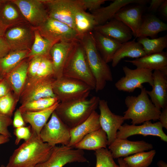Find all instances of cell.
Here are the masks:
<instances>
[{
    "instance_id": "cell-55",
    "label": "cell",
    "mask_w": 167,
    "mask_h": 167,
    "mask_svg": "<svg viewBox=\"0 0 167 167\" xmlns=\"http://www.w3.org/2000/svg\"><path fill=\"white\" fill-rule=\"evenodd\" d=\"M2 75V71H1L0 67V81H1L2 79V78H1V76Z\"/></svg>"
},
{
    "instance_id": "cell-49",
    "label": "cell",
    "mask_w": 167,
    "mask_h": 167,
    "mask_svg": "<svg viewBox=\"0 0 167 167\" xmlns=\"http://www.w3.org/2000/svg\"><path fill=\"white\" fill-rule=\"evenodd\" d=\"M164 0H152L150 2L148 8L149 11L155 12L158 10Z\"/></svg>"
},
{
    "instance_id": "cell-17",
    "label": "cell",
    "mask_w": 167,
    "mask_h": 167,
    "mask_svg": "<svg viewBox=\"0 0 167 167\" xmlns=\"http://www.w3.org/2000/svg\"><path fill=\"white\" fill-rule=\"evenodd\" d=\"M153 148L151 143L144 140L131 141L117 138L109 145V149L114 159L125 157Z\"/></svg>"
},
{
    "instance_id": "cell-46",
    "label": "cell",
    "mask_w": 167,
    "mask_h": 167,
    "mask_svg": "<svg viewBox=\"0 0 167 167\" xmlns=\"http://www.w3.org/2000/svg\"><path fill=\"white\" fill-rule=\"evenodd\" d=\"M11 51L10 47L4 36L0 37V58L5 56Z\"/></svg>"
},
{
    "instance_id": "cell-24",
    "label": "cell",
    "mask_w": 167,
    "mask_h": 167,
    "mask_svg": "<svg viewBox=\"0 0 167 167\" xmlns=\"http://www.w3.org/2000/svg\"><path fill=\"white\" fill-rule=\"evenodd\" d=\"M99 114L96 110L84 122L70 129V140L68 146L74 148L75 145L89 133L101 128Z\"/></svg>"
},
{
    "instance_id": "cell-27",
    "label": "cell",
    "mask_w": 167,
    "mask_h": 167,
    "mask_svg": "<svg viewBox=\"0 0 167 167\" xmlns=\"http://www.w3.org/2000/svg\"><path fill=\"white\" fill-rule=\"evenodd\" d=\"M60 102L58 101L50 107L42 110L21 113L24 122L29 124L32 130L39 135L42 128Z\"/></svg>"
},
{
    "instance_id": "cell-8",
    "label": "cell",
    "mask_w": 167,
    "mask_h": 167,
    "mask_svg": "<svg viewBox=\"0 0 167 167\" xmlns=\"http://www.w3.org/2000/svg\"><path fill=\"white\" fill-rule=\"evenodd\" d=\"M70 130L54 111L49 121L42 128L39 136L43 142L53 147L58 144L68 146L71 139Z\"/></svg>"
},
{
    "instance_id": "cell-5",
    "label": "cell",
    "mask_w": 167,
    "mask_h": 167,
    "mask_svg": "<svg viewBox=\"0 0 167 167\" xmlns=\"http://www.w3.org/2000/svg\"><path fill=\"white\" fill-rule=\"evenodd\" d=\"M63 75L80 80L95 89L96 82L79 41L75 43L70 54L63 71Z\"/></svg>"
},
{
    "instance_id": "cell-37",
    "label": "cell",
    "mask_w": 167,
    "mask_h": 167,
    "mask_svg": "<svg viewBox=\"0 0 167 167\" xmlns=\"http://www.w3.org/2000/svg\"><path fill=\"white\" fill-rule=\"evenodd\" d=\"M58 101L55 97L43 98L23 103L18 109L21 113L40 111L50 107Z\"/></svg>"
},
{
    "instance_id": "cell-13",
    "label": "cell",
    "mask_w": 167,
    "mask_h": 167,
    "mask_svg": "<svg viewBox=\"0 0 167 167\" xmlns=\"http://www.w3.org/2000/svg\"><path fill=\"white\" fill-rule=\"evenodd\" d=\"M53 76L40 79H27L20 95L22 104L47 97H55L53 90Z\"/></svg>"
},
{
    "instance_id": "cell-38",
    "label": "cell",
    "mask_w": 167,
    "mask_h": 167,
    "mask_svg": "<svg viewBox=\"0 0 167 167\" xmlns=\"http://www.w3.org/2000/svg\"><path fill=\"white\" fill-rule=\"evenodd\" d=\"M96 157V167H119L114 160L110 151L107 148L95 151Z\"/></svg>"
},
{
    "instance_id": "cell-41",
    "label": "cell",
    "mask_w": 167,
    "mask_h": 167,
    "mask_svg": "<svg viewBox=\"0 0 167 167\" xmlns=\"http://www.w3.org/2000/svg\"><path fill=\"white\" fill-rule=\"evenodd\" d=\"M14 134L16 137L15 144L17 145L21 140L23 139L25 141L30 138L32 135L31 127L24 126L15 128Z\"/></svg>"
},
{
    "instance_id": "cell-22",
    "label": "cell",
    "mask_w": 167,
    "mask_h": 167,
    "mask_svg": "<svg viewBox=\"0 0 167 167\" xmlns=\"http://www.w3.org/2000/svg\"><path fill=\"white\" fill-rule=\"evenodd\" d=\"M149 2L148 0H115L109 5L100 7L91 12L96 26L102 25L113 18L115 14L122 8L131 4L144 5Z\"/></svg>"
},
{
    "instance_id": "cell-50",
    "label": "cell",
    "mask_w": 167,
    "mask_h": 167,
    "mask_svg": "<svg viewBox=\"0 0 167 167\" xmlns=\"http://www.w3.org/2000/svg\"><path fill=\"white\" fill-rule=\"evenodd\" d=\"M158 10L165 18H167V0H164Z\"/></svg>"
},
{
    "instance_id": "cell-52",
    "label": "cell",
    "mask_w": 167,
    "mask_h": 167,
    "mask_svg": "<svg viewBox=\"0 0 167 167\" xmlns=\"http://www.w3.org/2000/svg\"><path fill=\"white\" fill-rule=\"evenodd\" d=\"M10 140V138L6 136L0 135V145L6 143Z\"/></svg>"
},
{
    "instance_id": "cell-57",
    "label": "cell",
    "mask_w": 167,
    "mask_h": 167,
    "mask_svg": "<svg viewBox=\"0 0 167 167\" xmlns=\"http://www.w3.org/2000/svg\"><path fill=\"white\" fill-rule=\"evenodd\" d=\"M3 1H0V4H1V3H2L3 2Z\"/></svg>"
},
{
    "instance_id": "cell-25",
    "label": "cell",
    "mask_w": 167,
    "mask_h": 167,
    "mask_svg": "<svg viewBox=\"0 0 167 167\" xmlns=\"http://www.w3.org/2000/svg\"><path fill=\"white\" fill-rule=\"evenodd\" d=\"M26 58L5 75V79L15 95L18 97L20 96L27 79L29 60Z\"/></svg>"
},
{
    "instance_id": "cell-42",
    "label": "cell",
    "mask_w": 167,
    "mask_h": 167,
    "mask_svg": "<svg viewBox=\"0 0 167 167\" xmlns=\"http://www.w3.org/2000/svg\"><path fill=\"white\" fill-rule=\"evenodd\" d=\"M43 57L36 56L30 59L28 70V79H33L35 77Z\"/></svg>"
},
{
    "instance_id": "cell-14",
    "label": "cell",
    "mask_w": 167,
    "mask_h": 167,
    "mask_svg": "<svg viewBox=\"0 0 167 167\" xmlns=\"http://www.w3.org/2000/svg\"><path fill=\"white\" fill-rule=\"evenodd\" d=\"M19 7L26 21L35 28L49 18L43 0H12Z\"/></svg>"
},
{
    "instance_id": "cell-30",
    "label": "cell",
    "mask_w": 167,
    "mask_h": 167,
    "mask_svg": "<svg viewBox=\"0 0 167 167\" xmlns=\"http://www.w3.org/2000/svg\"><path fill=\"white\" fill-rule=\"evenodd\" d=\"M167 30V24L156 16L150 15L142 18L135 38L150 37L154 38L159 32Z\"/></svg>"
},
{
    "instance_id": "cell-16",
    "label": "cell",
    "mask_w": 167,
    "mask_h": 167,
    "mask_svg": "<svg viewBox=\"0 0 167 167\" xmlns=\"http://www.w3.org/2000/svg\"><path fill=\"white\" fill-rule=\"evenodd\" d=\"M98 106L100 111V124L101 128L107 134L109 146L116 138L118 130L125 120L122 116L115 114L111 112L107 102L105 100H100Z\"/></svg>"
},
{
    "instance_id": "cell-53",
    "label": "cell",
    "mask_w": 167,
    "mask_h": 167,
    "mask_svg": "<svg viewBox=\"0 0 167 167\" xmlns=\"http://www.w3.org/2000/svg\"><path fill=\"white\" fill-rule=\"evenodd\" d=\"M118 162L119 167H129L122 157L118 158Z\"/></svg>"
},
{
    "instance_id": "cell-20",
    "label": "cell",
    "mask_w": 167,
    "mask_h": 167,
    "mask_svg": "<svg viewBox=\"0 0 167 167\" xmlns=\"http://www.w3.org/2000/svg\"><path fill=\"white\" fill-rule=\"evenodd\" d=\"M167 76L159 70H154L152 73V89L147 90L152 102L160 110L167 106Z\"/></svg>"
},
{
    "instance_id": "cell-40",
    "label": "cell",
    "mask_w": 167,
    "mask_h": 167,
    "mask_svg": "<svg viewBox=\"0 0 167 167\" xmlns=\"http://www.w3.org/2000/svg\"><path fill=\"white\" fill-rule=\"evenodd\" d=\"M15 98L11 92L0 98V113L11 117L16 104Z\"/></svg>"
},
{
    "instance_id": "cell-31",
    "label": "cell",
    "mask_w": 167,
    "mask_h": 167,
    "mask_svg": "<svg viewBox=\"0 0 167 167\" xmlns=\"http://www.w3.org/2000/svg\"><path fill=\"white\" fill-rule=\"evenodd\" d=\"M146 55L142 45L135 40L122 43L115 53L112 61V66H116L125 57L137 58Z\"/></svg>"
},
{
    "instance_id": "cell-45",
    "label": "cell",
    "mask_w": 167,
    "mask_h": 167,
    "mask_svg": "<svg viewBox=\"0 0 167 167\" xmlns=\"http://www.w3.org/2000/svg\"><path fill=\"white\" fill-rule=\"evenodd\" d=\"M12 124L15 128L25 126V122L22 113L19 109H17L14 113Z\"/></svg>"
},
{
    "instance_id": "cell-21",
    "label": "cell",
    "mask_w": 167,
    "mask_h": 167,
    "mask_svg": "<svg viewBox=\"0 0 167 167\" xmlns=\"http://www.w3.org/2000/svg\"><path fill=\"white\" fill-rule=\"evenodd\" d=\"M128 5L121 9L113 18L122 22L130 28L135 37L142 22L143 5L135 4L131 6Z\"/></svg>"
},
{
    "instance_id": "cell-32",
    "label": "cell",
    "mask_w": 167,
    "mask_h": 167,
    "mask_svg": "<svg viewBox=\"0 0 167 167\" xmlns=\"http://www.w3.org/2000/svg\"><path fill=\"white\" fill-rule=\"evenodd\" d=\"M75 30L79 39L83 35L94 30L96 26L93 16L83 9L77 11L74 15Z\"/></svg>"
},
{
    "instance_id": "cell-19",
    "label": "cell",
    "mask_w": 167,
    "mask_h": 167,
    "mask_svg": "<svg viewBox=\"0 0 167 167\" xmlns=\"http://www.w3.org/2000/svg\"><path fill=\"white\" fill-rule=\"evenodd\" d=\"M94 30L121 44L130 41L133 36L130 28L122 22L114 18L104 24L96 26Z\"/></svg>"
},
{
    "instance_id": "cell-29",
    "label": "cell",
    "mask_w": 167,
    "mask_h": 167,
    "mask_svg": "<svg viewBox=\"0 0 167 167\" xmlns=\"http://www.w3.org/2000/svg\"><path fill=\"white\" fill-rule=\"evenodd\" d=\"M108 145L107 134L101 128L86 135L75 145L74 148L95 151L101 148H106Z\"/></svg>"
},
{
    "instance_id": "cell-6",
    "label": "cell",
    "mask_w": 167,
    "mask_h": 167,
    "mask_svg": "<svg viewBox=\"0 0 167 167\" xmlns=\"http://www.w3.org/2000/svg\"><path fill=\"white\" fill-rule=\"evenodd\" d=\"M92 90L84 82L64 75L55 79L53 84V93L60 102L88 98Z\"/></svg>"
},
{
    "instance_id": "cell-43",
    "label": "cell",
    "mask_w": 167,
    "mask_h": 167,
    "mask_svg": "<svg viewBox=\"0 0 167 167\" xmlns=\"http://www.w3.org/2000/svg\"><path fill=\"white\" fill-rule=\"evenodd\" d=\"M12 124V120L11 117L0 113V135L9 138L12 137L8 127Z\"/></svg>"
},
{
    "instance_id": "cell-44",
    "label": "cell",
    "mask_w": 167,
    "mask_h": 167,
    "mask_svg": "<svg viewBox=\"0 0 167 167\" xmlns=\"http://www.w3.org/2000/svg\"><path fill=\"white\" fill-rule=\"evenodd\" d=\"M84 10H88L92 12L101 7L107 0H80Z\"/></svg>"
},
{
    "instance_id": "cell-1",
    "label": "cell",
    "mask_w": 167,
    "mask_h": 167,
    "mask_svg": "<svg viewBox=\"0 0 167 167\" xmlns=\"http://www.w3.org/2000/svg\"><path fill=\"white\" fill-rule=\"evenodd\" d=\"M32 131L30 138L16 149L7 165L9 167H34L47 160L54 147L44 142Z\"/></svg>"
},
{
    "instance_id": "cell-33",
    "label": "cell",
    "mask_w": 167,
    "mask_h": 167,
    "mask_svg": "<svg viewBox=\"0 0 167 167\" xmlns=\"http://www.w3.org/2000/svg\"><path fill=\"white\" fill-rule=\"evenodd\" d=\"M54 44L43 38L34 28V39L27 58L31 59L36 56L50 57V50Z\"/></svg>"
},
{
    "instance_id": "cell-35",
    "label": "cell",
    "mask_w": 167,
    "mask_h": 167,
    "mask_svg": "<svg viewBox=\"0 0 167 167\" xmlns=\"http://www.w3.org/2000/svg\"><path fill=\"white\" fill-rule=\"evenodd\" d=\"M137 41L142 45L146 55L160 53L167 47V35L151 39L148 37L138 38Z\"/></svg>"
},
{
    "instance_id": "cell-10",
    "label": "cell",
    "mask_w": 167,
    "mask_h": 167,
    "mask_svg": "<svg viewBox=\"0 0 167 167\" xmlns=\"http://www.w3.org/2000/svg\"><path fill=\"white\" fill-rule=\"evenodd\" d=\"M122 70L125 76L121 77L115 84L118 90L132 92L136 88L141 89L143 88V84L144 83L152 86V70L137 67L132 69L126 66H123Z\"/></svg>"
},
{
    "instance_id": "cell-23",
    "label": "cell",
    "mask_w": 167,
    "mask_h": 167,
    "mask_svg": "<svg viewBox=\"0 0 167 167\" xmlns=\"http://www.w3.org/2000/svg\"><path fill=\"white\" fill-rule=\"evenodd\" d=\"M124 61L131 63L137 68L159 70L167 75V54L163 51Z\"/></svg>"
},
{
    "instance_id": "cell-34",
    "label": "cell",
    "mask_w": 167,
    "mask_h": 167,
    "mask_svg": "<svg viewBox=\"0 0 167 167\" xmlns=\"http://www.w3.org/2000/svg\"><path fill=\"white\" fill-rule=\"evenodd\" d=\"M29 50L11 51L0 58V67L2 75H6L27 58Z\"/></svg>"
},
{
    "instance_id": "cell-4",
    "label": "cell",
    "mask_w": 167,
    "mask_h": 167,
    "mask_svg": "<svg viewBox=\"0 0 167 167\" xmlns=\"http://www.w3.org/2000/svg\"><path fill=\"white\" fill-rule=\"evenodd\" d=\"M137 96H128L125 100L127 109L124 112L123 118L125 120L131 119L134 125L158 120L161 112L149 98L146 88L143 87Z\"/></svg>"
},
{
    "instance_id": "cell-28",
    "label": "cell",
    "mask_w": 167,
    "mask_h": 167,
    "mask_svg": "<svg viewBox=\"0 0 167 167\" xmlns=\"http://www.w3.org/2000/svg\"><path fill=\"white\" fill-rule=\"evenodd\" d=\"M92 32L96 47L101 56L106 63L112 62L122 44L96 31Z\"/></svg>"
},
{
    "instance_id": "cell-9",
    "label": "cell",
    "mask_w": 167,
    "mask_h": 167,
    "mask_svg": "<svg viewBox=\"0 0 167 167\" xmlns=\"http://www.w3.org/2000/svg\"><path fill=\"white\" fill-rule=\"evenodd\" d=\"M35 28L43 38L54 44L59 41H79V40L75 30L64 23L49 17Z\"/></svg>"
},
{
    "instance_id": "cell-54",
    "label": "cell",
    "mask_w": 167,
    "mask_h": 167,
    "mask_svg": "<svg viewBox=\"0 0 167 167\" xmlns=\"http://www.w3.org/2000/svg\"><path fill=\"white\" fill-rule=\"evenodd\" d=\"M157 164L158 167H167L166 163L162 161H158Z\"/></svg>"
},
{
    "instance_id": "cell-18",
    "label": "cell",
    "mask_w": 167,
    "mask_h": 167,
    "mask_svg": "<svg viewBox=\"0 0 167 167\" xmlns=\"http://www.w3.org/2000/svg\"><path fill=\"white\" fill-rule=\"evenodd\" d=\"M77 41H59L54 44L49 52L53 65V76L55 79L63 75L65 63L75 43Z\"/></svg>"
},
{
    "instance_id": "cell-48",
    "label": "cell",
    "mask_w": 167,
    "mask_h": 167,
    "mask_svg": "<svg viewBox=\"0 0 167 167\" xmlns=\"http://www.w3.org/2000/svg\"><path fill=\"white\" fill-rule=\"evenodd\" d=\"M159 120L163 128L167 129V106L162 109L160 115Z\"/></svg>"
},
{
    "instance_id": "cell-7",
    "label": "cell",
    "mask_w": 167,
    "mask_h": 167,
    "mask_svg": "<svg viewBox=\"0 0 167 167\" xmlns=\"http://www.w3.org/2000/svg\"><path fill=\"white\" fill-rule=\"evenodd\" d=\"M43 0L49 18L64 23L75 30V14L79 10H84L80 0Z\"/></svg>"
},
{
    "instance_id": "cell-26",
    "label": "cell",
    "mask_w": 167,
    "mask_h": 167,
    "mask_svg": "<svg viewBox=\"0 0 167 167\" xmlns=\"http://www.w3.org/2000/svg\"><path fill=\"white\" fill-rule=\"evenodd\" d=\"M0 19L8 28L27 22L12 0L3 1L0 4Z\"/></svg>"
},
{
    "instance_id": "cell-11",
    "label": "cell",
    "mask_w": 167,
    "mask_h": 167,
    "mask_svg": "<svg viewBox=\"0 0 167 167\" xmlns=\"http://www.w3.org/2000/svg\"><path fill=\"white\" fill-rule=\"evenodd\" d=\"M4 37L11 51H30L34 39V28L28 22L9 28Z\"/></svg>"
},
{
    "instance_id": "cell-51",
    "label": "cell",
    "mask_w": 167,
    "mask_h": 167,
    "mask_svg": "<svg viewBox=\"0 0 167 167\" xmlns=\"http://www.w3.org/2000/svg\"><path fill=\"white\" fill-rule=\"evenodd\" d=\"M7 28L0 19V37L4 36Z\"/></svg>"
},
{
    "instance_id": "cell-15",
    "label": "cell",
    "mask_w": 167,
    "mask_h": 167,
    "mask_svg": "<svg viewBox=\"0 0 167 167\" xmlns=\"http://www.w3.org/2000/svg\"><path fill=\"white\" fill-rule=\"evenodd\" d=\"M163 128L162 125L159 121L154 123L150 121H146L139 126L125 123L119 128L116 138L127 139L131 136L140 135L143 136H157L162 141L167 142V135L164 132Z\"/></svg>"
},
{
    "instance_id": "cell-47",
    "label": "cell",
    "mask_w": 167,
    "mask_h": 167,
    "mask_svg": "<svg viewBox=\"0 0 167 167\" xmlns=\"http://www.w3.org/2000/svg\"><path fill=\"white\" fill-rule=\"evenodd\" d=\"M11 88L4 78L0 81V98L10 92Z\"/></svg>"
},
{
    "instance_id": "cell-2",
    "label": "cell",
    "mask_w": 167,
    "mask_h": 167,
    "mask_svg": "<svg viewBox=\"0 0 167 167\" xmlns=\"http://www.w3.org/2000/svg\"><path fill=\"white\" fill-rule=\"evenodd\" d=\"M94 96L60 102L54 111L70 129L85 121L97 109L100 100Z\"/></svg>"
},
{
    "instance_id": "cell-36",
    "label": "cell",
    "mask_w": 167,
    "mask_h": 167,
    "mask_svg": "<svg viewBox=\"0 0 167 167\" xmlns=\"http://www.w3.org/2000/svg\"><path fill=\"white\" fill-rule=\"evenodd\" d=\"M156 154L155 150L137 153L123 158L129 167H148Z\"/></svg>"
},
{
    "instance_id": "cell-3",
    "label": "cell",
    "mask_w": 167,
    "mask_h": 167,
    "mask_svg": "<svg viewBox=\"0 0 167 167\" xmlns=\"http://www.w3.org/2000/svg\"><path fill=\"white\" fill-rule=\"evenodd\" d=\"M79 41L83 48L88 64L95 78V90L97 92L104 89L107 82L113 81L111 70L97 49L92 32L80 37Z\"/></svg>"
},
{
    "instance_id": "cell-56",
    "label": "cell",
    "mask_w": 167,
    "mask_h": 167,
    "mask_svg": "<svg viewBox=\"0 0 167 167\" xmlns=\"http://www.w3.org/2000/svg\"><path fill=\"white\" fill-rule=\"evenodd\" d=\"M0 167H9L7 165L6 166H5L4 165H1Z\"/></svg>"
},
{
    "instance_id": "cell-12",
    "label": "cell",
    "mask_w": 167,
    "mask_h": 167,
    "mask_svg": "<svg viewBox=\"0 0 167 167\" xmlns=\"http://www.w3.org/2000/svg\"><path fill=\"white\" fill-rule=\"evenodd\" d=\"M87 162L83 150L62 145L54 146L48 159L34 167H63L68 163Z\"/></svg>"
},
{
    "instance_id": "cell-39",
    "label": "cell",
    "mask_w": 167,
    "mask_h": 167,
    "mask_svg": "<svg viewBox=\"0 0 167 167\" xmlns=\"http://www.w3.org/2000/svg\"><path fill=\"white\" fill-rule=\"evenodd\" d=\"M53 74V65L51 57H43L36 75L32 79H40L54 76Z\"/></svg>"
}]
</instances>
